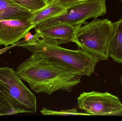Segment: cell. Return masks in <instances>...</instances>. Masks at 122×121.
<instances>
[{"label": "cell", "mask_w": 122, "mask_h": 121, "mask_svg": "<svg viewBox=\"0 0 122 121\" xmlns=\"http://www.w3.org/2000/svg\"><path fill=\"white\" fill-rule=\"evenodd\" d=\"M16 70L34 92L49 95L59 91L70 92L82 77L36 53H33Z\"/></svg>", "instance_id": "obj_1"}, {"label": "cell", "mask_w": 122, "mask_h": 121, "mask_svg": "<svg viewBox=\"0 0 122 121\" xmlns=\"http://www.w3.org/2000/svg\"><path fill=\"white\" fill-rule=\"evenodd\" d=\"M34 35L22 47L81 76H90L94 72L99 62L94 57L80 48L76 50L66 49L58 45L44 42L35 33Z\"/></svg>", "instance_id": "obj_2"}, {"label": "cell", "mask_w": 122, "mask_h": 121, "mask_svg": "<svg viewBox=\"0 0 122 121\" xmlns=\"http://www.w3.org/2000/svg\"><path fill=\"white\" fill-rule=\"evenodd\" d=\"M117 26L108 19L95 18L77 28L72 42L99 62L107 60Z\"/></svg>", "instance_id": "obj_3"}, {"label": "cell", "mask_w": 122, "mask_h": 121, "mask_svg": "<svg viewBox=\"0 0 122 121\" xmlns=\"http://www.w3.org/2000/svg\"><path fill=\"white\" fill-rule=\"evenodd\" d=\"M22 80L13 68L0 67V99L12 108L15 114L36 113V97Z\"/></svg>", "instance_id": "obj_4"}, {"label": "cell", "mask_w": 122, "mask_h": 121, "mask_svg": "<svg viewBox=\"0 0 122 121\" xmlns=\"http://www.w3.org/2000/svg\"><path fill=\"white\" fill-rule=\"evenodd\" d=\"M107 13L106 0H87L66 7L61 14L39 23L35 29L59 24H66L78 27L89 18H97Z\"/></svg>", "instance_id": "obj_5"}, {"label": "cell", "mask_w": 122, "mask_h": 121, "mask_svg": "<svg viewBox=\"0 0 122 121\" xmlns=\"http://www.w3.org/2000/svg\"><path fill=\"white\" fill-rule=\"evenodd\" d=\"M77 100L79 108L91 116H112L122 109L119 98L107 92H83Z\"/></svg>", "instance_id": "obj_6"}, {"label": "cell", "mask_w": 122, "mask_h": 121, "mask_svg": "<svg viewBox=\"0 0 122 121\" xmlns=\"http://www.w3.org/2000/svg\"><path fill=\"white\" fill-rule=\"evenodd\" d=\"M36 26L30 19L0 20V45H16Z\"/></svg>", "instance_id": "obj_7"}, {"label": "cell", "mask_w": 122, "mask_h": 121, "mask_svg": "<svg viewBox=\"0 0 122 121\" xmlns=\"http://www.w3.org/2000/svg\"><path fill=\"white\" fill-rule=\"evenodd\" d=\"M78 27L66 24H56L35 29V33L44 42L60 45L72 42Z\"/></svg>", "instance_id": "obj_8"}, {"label": "cell", "mask_w": 122, "mask_h": 121, "mask_svg": "<svg viewBox=\"0 0 122 121\" xmlns=\"http://www.w3.org/2000/svg\"><path fill=\"white\" fill-rule=\"evenodd\" d=\"M33 13L11 0H0V20H29Z\"/></svg>", "instance_id": "obj_9"}, {"label": "cell", "mask_w": 122, "mask_h": 121, "mask_svg": "<svg viewBox=\"0 0 122 121\" xmlns=\"http://www.w3.org/2000/svg\"><path fill=\"white\" fill-rule=\"evenodd\" d=\"M66 9V7L53 2L34 13L30 20L32 23L37 25L45 20L63 13Z\"/></svg>", "instance_id": "obj_10"}, {"label": "cell", "mask_w": 122, "mask_h": 121, "mask_svg": "<svg viewBox=\"0 0 122 121\" xmlns=\"http://www.w3.org/2000/svg\"><path fill=\"white\" fill-rule=\"evenodd\" d=\"M117 23L116 32L110 45L109 57L115 62L122 64V18Z\"/></svg>", "instance_id": "obj_11"}, {"label": "cell", "mask_w": 122, "mask_h": 121, "mask_svg": "<svg viewBox=\"0 0 122 121\" xmlns=\"http://www.w3.org/2000/svg\"><path fill=\"white\" fill-rule=\"evenodd\" d=\"M14 3L33 13H34L47 5L45 0H11Z\"/></svg>", "instance_id": "obj_12"}, {"label": "cell", "mask_w": 122, "mask_h": 121, "mask_svg": "<svg viewBox=\"0 0 122 121\" xmlns=\"http://www.w3.org/2000/svg\"><path fill=\"white\" fill-rule=\"evenodd\" d=\"M42 114L48 116H91L87 113H79L77 109L74 108L61 111H55L44 108L41 111Z\"/></svg>", "instance_id": "obj_13"}, {"label": "cell", "mask_w": 122, "mask_h": 121, "mask_svg": "<svg viewBox=\"0 0 122 121\" xmlns=\"http://www.w3.org/2000/svg\"><path fill=\"white\" fill-rule=\"evenodd\" d=\"M13 114H15L12 108L0 99V116H7Z\"/></svg>", "instance_id": "obj_14"}, {"label": "cell", "mask_w": 122, "mask_h": 121, "mask_svg": "<svg viewBox=\"0 0 122 121\" xmlns=\"http://www.w3.org/2000/svg\"><path fill=\"white\" fill-rule=\"evenodd\" d=\"M85 0H55L54 2L59 4L62 6L66 7L76 3Z\"/></svg>", "instance_id": "obj_15"}, {"label": "cell", "mask_w": 122, "mask_h": 121, "mask_svg": "<svg viewBox=\"0 0 122 121\" xmlns=\"http://www.w3.org/2000/svg\"><path fill=\"white\" fill-rule=\"evenodd\" d=\"M20 45V42H19L16 45H11L10 46H9V47L4 48H3V49H0V55L4 53L5 52L7 51V50L11 49V48H13L16 47H19Z\"/></svg>", "instance_id": "obj_16"}, {"label": "cell", "mask_w": 122, "mask_h": 121, "mask_svg": "<svg viewBox=\"0 0 122 121\" xmlns=\"http://www.w3.org/2000/svg\"><path fill=\"white\" fill-rule=\"evenodd\" d=\"M112 116H122V109L119 110L118 111L114 113Z\"/></svg>", "instance_id": "obj_17"}, {"label": "cell", "mask_w": 122, "mask_h": 121, "mask_svg": "<svg viewBox=\"0 0 122 121\" xmlns=\"http://www.w3.org/2000/svg\"><path fill=\"white\" fill-rule=\"evenodd\" d=\"M46 1V3H47V4H48L51 3H53L54 1H55V0H45Z\"/></svg>", "instance_id": "obj_18"}, {"label": "cell", "mask_w": 122, "mask_h": 121, "mask_svg": "<svg viewBox=\"0 0 122 121\" xmlns=\"http://www.w3.org/2000/svg\"><path fill=\"white\" fill-rule=\"evenodd\" d=\"M120 82H121V84L122 86V75L120 77Z\"/></svg>", "instance_id": "obj_19"}, {"label": "cell", "mask_w": 122, "mask_h": 121, "mask_svg": "<svg viewBox=\"0 0 122 121\" xmlns=\"http://www.w3.org/2000/svg\"><path fill=\"white\" fill-rule=\"evenodd\" d=\"M119 0L121 1V2H122V0Z\"/></svg>", "instance_id": "obj_20"}]
</instances>
